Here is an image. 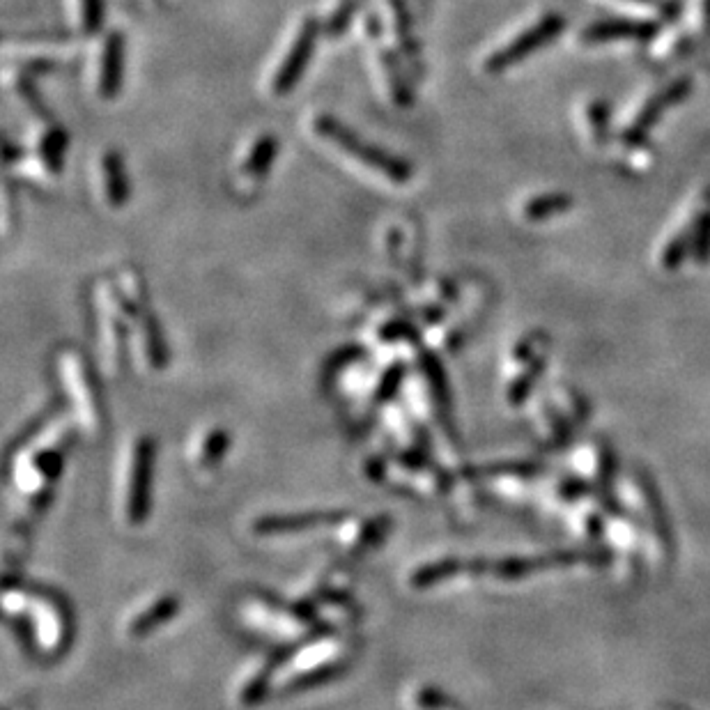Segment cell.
<instances>
[{
    "mask_svg": "<svg viewBox=\"0 0 710 710\" xmlns=\"http://www.w3.org/2000/svg\"><path fill=\"white\" fill-rule=\"evenodd\" d=\"M67 145L69 136L63 127L46 125L40 134H37L33 150L28 154L26 173L30 177H40V180H44V177H56L63 171Z\"/></svg>",
    "mask_w": 710,
    "mask_h": 710,
    "instance_id": "obj_8",
    "label": "cell"
},
{
    "mask_svg": "<svg viewBox=\"0 0 710 710\" xmlns=\"http://www.w3.org/2000/svg\"><path fill=\"white\" fill-rule=\"evenodd\" d=\"M409 5H414V7H416V10H419V12H423V10H426L428 0H409Z\"/></svg>",
    "mask_w": 710,
    "mask_h": 710,
    "instance_id": "obj_18",
    "label": "cell"
},
{
    "mask_svg": "<svg viewBox=\"0 0 710 710\" xmlns=\"http://www.w3.org/2000/svg\"><path fill=\"white\" fill-rule=\"evenodd\" d=\"M322 37V26L318 17H304L292 30V37L285 44L283 56L274 65L272 76H269V95L285 97L297 88L306 74V67L311 63L315 46Z\"/></svg>",
    "mask_w": 710,
    "mask_h": 710,
    "instance_id": "obj_3",
    "label": "cell"
},
{
    "mask_svg": "<svg viewBox=\"0 0 710 710\" xmlns=\"http://www.w3.org/2000/svg\"><path fill=\"white\" fill-rule=\"evenodd\" d=\"M568 205H570V200L563 198V196L534 198V200H529L527 207H524V216H527L529 221H543L550 214H557L561 210H566Z\"/></svg>",
    "mask_w": 710,
    "mask_h": 710,
    "instance_id": "obj_17",
    "label": "cell"
},
{
    "mask_svg": "<svg viewBox=\"0 0 710 710\" xmlns=\"http://www.w3.org/2000/svg\"><path fill=\"white\" fill-rule=\"evenodd\" d=\"M72 23L79 35H97L104 23V0H72Z\"/></svg>",
    "mask_w": 710,
    "mask_h": 710,
    "instance_id": "obj_14",
    "label": "cell"
},
{
    "mask_svg": "<svg viewBox=\"0 0 710 710\" xmlns=\"http://www.w3.org/2000/svg\"><path fill=\"white\" fill-rule=\"evenodd\" d=\"M311 131L327 148L334 150L338 157H343L377 180L391 184V187H405L412 180V166L409 161L398 157L384 148H377L375 143L361 138L357 131H352L341 120L329 113H318L311 120Z\"/></svg>",
    "mask_w": 710,
    "mask_h": 710,
    "instance_id": "obj_1",
    "label": "cell"
},
{
    "mask_svg": "<svg viewBox=\"0 0 710 710\" xmlns=\"http://www.w3.org/2000/svg\"><path fill=\"white\" fill-rule=\"evenodd\" d=\"M559 28H561V21L557 17H550L540 21L538 26L524 30L520 37H515V40H511L506 46H501L499 51H495L488 60H485V72L499 74L511 65L520 63V60L527 58L531 51L538 49L540 44H545L550 37L557 35Z\"/></svg>",
    "mask_w": 710,
    "mask_h": 710,
    "instance_id": "obj_9",
    "label": "cell"
},
{
    "mask_svg": "<svg viewBox=\"0 0 710 710\" xmlns=\"http://www.w3.org/2000/svg\"><path fill=\"white\" fill-rule=\"evenodd\" d=\"M177 612V600L175 598H164L159 600V605H154L148 612H143L138 616L134 628H131V635H143V632H150L157 628L159 623H164L171 619V616Z\"/></svg>",
    "mask_w": 710,
    "mask_h": 710,
    "instance_id": "obj_16",
    "label": "cell"
},
{
    "mask_svg": "<svg viewBox=\"0 0 710 710\" xmlns=\"http://www.w3.org/2000/svg\"><path fill=\"white\" fill-rule=\"evenodd\" d=\"M364 40L373 81L382 90L384 99L398 108L412 104V74L384 37L377 12L364 21Z\"/></svg>",
    "mask_w": 710,
    "mask_h": 710,
    "instance_id": "obj_2",
    "label": "cell"
},
{
    "mask_svg": "<svg viewBox=\"0 0 710 710\" xmlns=\"http://www.w3.org/2000/svg\"><path fill=\"white\" fill-rule=\"evenodd\" d=\"M384 244H387L389 258L396 265L409 269L414 274V269L421 262V228L414 219H400L391 223L384 233Z\"/></svg>",
    "mask_w": 710,
    "mask_h": 710,
    "instance_id": "obj_10",
    "label": "cell"
},
{
    "mask_svg": "<svg viewBox=\"0 0 710 710\" xmlns=\"http://www.w3.org/2000/svg\"><path fill=\"white\" fill-rule=\"evenodd\" d=\"M5 56L17 60V65L49 69L79 56V42L72 35L19 37V40L5 44Z\"/></svg>",
    "mask_w": 710,
    "mask_h": 710,
    "instance_id": "obj_5",
    "label": "cell"
},
{
    "mask_svg": "<svg viewBox=\"0 0 710 710\" xmlns=\"http://www.w3.org/2000/svg\"><path fill=\"white\" fill-rule=\"evenodd\" d=\"M150 467H152V444H143L141 451H138L136 458V488H134V506L131 511L136 513V517H141L143 513V501L148 495V485H150Z\"/></svg>",
    "mask_w": 710,
    "mask_h": 710,
    "instance_id": "obj_15",
    "label": "cell"
},
{
    "mask_svg": "<svg viewBox=\"0 0 710 710\" xmlns=\"http://www.w3.org/2000/svg\"><path fill=\"white\" fill-rule=\"evenodd\" d=\"M336 515H299V517H265L256 524L260 534H290V531H304L315 524L334 522Z\"/></svg>",
    "mask_w": 710,
    "mask_h": 710,
    "instance_id": "obj_13",
    "label": "cell"
},
{
    "mask_svg": "<svg viewBox=\"0 0 710 710\" xmlns=\"http://www.w3.org/2000/svg\"><path fill=\"white\" fill-rule=\"evenodd\" d=\"M279 157V138L274 134H260L246 148L237 166V184L242 194H253L265 177L272 171L274 161Z\"/></svg>",
    "mask_w": 710,
    "mask_h": 710,
    "instance_id": "obj_7",
    "label": "cell"
},
{
    "mask_svg": "<svg viewBox=\"0 0 710 710\" xmlns=\"http://www.w3.org/2000/svg\"><path fill=\"white\" fill-rule=\"evenodd\" d=\"M99 184H102L104 203L111 210H122L129 203L131 184L118 150H106L99 159Z\"/></svg>",
    "mask_w": 710,
    "mask_h": 710,
    "instance_id": "obj_11",
    "label": "cell"
},
{
    "mask_svg": "<svg viewBox=\"0 0 710 710\" xmlns=\"http://www.w3.org/2000/svg\"><path fill=\"white\" fill-rule=\"evenodd\" d=\"M359 10H361V0H329L320 17L322 35L331 37V40L343 37L345 30L350 28V23L354 21V17L359 14Z\"/></svg>",
    "mask_w": 710,
    "mask_h": 710,
    "instance_id": "obj_12",
    "label": "cell"
},
{
    "mask_svg": "<svg viewBox=\"0 0 710 710\" xmlns=\"http://www.w3.org/2000/svg\"><path fill=\"white\" fill-rule=\"evenodd\" d=\"M125 81V37L118 30H111L99 46L95 63V92L99 99L111 102L120 95Z\"/></svg>",
    "mask_w": 710,
    "mask_h": 710,
    "instance_id": "obj_6",
    "label": "cell"
},
{
    "mask_svg": "<svg viewBox=\"0 0 710 710\" xmlns=\"http://www.w3.org/2000/svg\"><path fill=\"white\" fill-rule=\"evenodd\" d=\"M407 3L409 0H382L377 17H380L384 37H387V42L393 46V51H396L400 60L405 63L407 72L412 76H421L423 60H421L419 42H416L412 14H409Z\"/></svg>",
    "mask_w": 710,
    "mask_h": 710,
    "instance_id": "obj_4",
    "label": "cell"
}]
</instances>
